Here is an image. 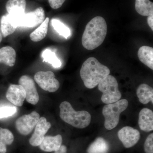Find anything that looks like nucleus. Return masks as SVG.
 Wrapping results in <instances>:
<instances>
[{
  "mask_svg": "<svg viewBox=\"0 0 153 153\" xmlns=\"http://www.w3.org/2000/svg\"><path fill=\"white\" fill-rule=\"evenodd\" d=\"M107 32V26L104 18H94L85 27L82 38L83 47L88 50L96 49L102 44Z\"/></svg>",
  "mask_w": 153,
  "mask_h": 153,
  "instance_id": "1",
  "label": "nucleus"
},
{
  "mask_svg": "<svg viewBox=\"0 0 153 153\" xmlns=\"http://www.w3.org/2000/svg\"><path fill=\"white\" fill-rule=\"evenodd\" d=\"M110 73L108 67L100 63L95 57H90L82 64L80 76L85 87L91 89L98 85Z\"/></svg>",
  "mask_w": 153,
  "mask_h": 153,
  "instance_id": "2",
  "label": "nucleus"
},
{
  "mask_svg": "<svg viewBox=\"0 0 153 153\" xmlns=\"http://www.w3.org/2000/svg\"><path fill=\"white\" fill-rule=\"evenodd\" d=\"M60 116L66 123L78 128H84L90 124L91 116L85 111H75L67 101L61 102L60 105Z\"/></svg>",
  "mask_w": 153,
  "mask_h": 153,
  "instance_id": "3",
  "label": "nucleus"
},
{
  "mask_svg": "<svg viewBox=\"0 0 153 153\" xmlns=\"http://www.w3.org/2000/svg\"><path fill=\"white\" fill-rule=\"evenodd\" d=\"M128 104L126 99H122L103 107L102 113L105 118L104 126L106 129L111 130L117 126L121 113L127 108Z\"/></svg>",
  "mask_w": 153,
  "mask_h": 153,
  "instance_id": "4",
  "label": "nucleus"
},
{
  "mask_svg": "<svg viewBox=\"0 0 153 153\" xmlns=\"http://www.w3.org/2000/svg\"><path fill=\"white\" fill-rule=\"evenodd\" d=\"M98 85L99 90L102 93L101 100L103 103L110 104L120 100L121 94L119 90L117 80L114 76L108 75Z\"/></svg>",
  "mask_w": 153,
  "mask_h": 153,
  "instance_id": "5",
  "label": "nucleus"
},
{
  "mask_svg": "<svg viewBox=\"0 0 153 153\" xmlns=\"http://www.w3.org/2000/svg\"><path fill=\"white\" fill-rule=\"evenodd\" d=\"M34 79L38 85L46 91L55 92L60 87L59 81L51 71H38L35 74Z\"/></svg>",
  "mask_w": 153,
  "mask_h": 153,
  "instance_id": "6",
  "label": "nucleus"
},
{
  "mask_svg": "<svg viewBox=\"0 0 153 153\" xmlns=\"http://www.w3.org/2000/svg\"><path fill=\"white\" fill-rule=\"evenodd\" d=\"M39 119L40 115L36 111L30 114L24 115L16 121V128L22 135H27L33 131Z\"/></svg>",
  "mask_w": 153,
  "mask_h": 153,
  "instance_id": "7",
  "label": "nucleus"
},
{
  "mask_svg": "<svg viewBox=\"0 0 153 153\" xmlns=\"http://www.w3.org/2000/svg\"><path fill=\"white\" fill-rule=\"evenodd\" d=\"M118 137L124 147H132L138 142L140 134L138 130L130 126L124 127L118 132Z\"/></svg>",
  "mask_w": 153,
  "mask_h": 153,
  "instance_id": "8",
  "label": "nucleus"
},
{
  "mask_svg": "<svg viewBox=\"0 0 153 153\" xmlns=\"http://www.w3.org/2000/svg\"><path fill=\"white\" fill-rule=\"evenodd\" d=\"M19 82L25 91L27 102L31 104H37L39 97L33 79L27 75H23L19 79Z\"/></svg>",
  "mask_w": 153,
  "mask_h": 153,
  "instance_id": "9",
  "label": "nucleus"
},
{
  "mask_svg": "<svg viewBox=\"0 0 153 153\" xmlns=\"http://www.w3.org/2000/svg\"><path fill=\"white\" fill-rule=\"evenodd\" d=\"M44 9L39 7L35 10L25 13L20 22L19 27L33 28L42 24L45 20Z\"/></svg>",
  "mask_w": 153,
  "mask_h": 153,
  "instance_id": "10",
  "label": "nucleus"
},
{
  "mask_svg": "<svg viewBox=\"0 0 153 153\" xmlns=\"http://www.w3.org/2000/svg\"><path fill=\"white\" fill-rule=\"evenodd\" d=\"M51 127V123L47 121L46 118H40L36 126L35 131L29 140L30 145L36 147L40 146Z\"/></svg>",
  "mask_w": 153,
  "mask_h": 153,
  "instance_id": "11",
  "label": "nucleus"
},
{
  "mask_svg": "<svg viewBox=\"0 0 153 153\" xmlns=\"http://www.w3.org/2000/svg\"><path fill=\"white\" fill-rule=\"evenodd\" d=\"M6 97L14 105L22 106L26 99V93L22 85L11 84L7 91Z\"/></svg>",
  "mask_w": 153,
  "mask_h": 153,
  "instance_id": "12",
  "label": "nucleus"
},
{
  "mask_svg": "<svg viewBox=\"0 0 153 153\" xmlns=\"http://www.w3.org/2000/svg\"><path fill=\"white\" fill-rule=\"evenodd\" d=\"M26 0H9L6 5L8 14L20 22L25 14Z\"/></svg>",
  "mask_w": 153,
  "mask_h": 153,
  "instance_id": "13",
  "label": "nucleus"
},
{
  "mask_svg": "<svg viewBox=\"0 0 153 153\" xmlns=\"http://www.w3.org/2000/svg\"><path fill=\"white\" fill-rule=\"evenodd\" d=\"M138 124L141 130L150 132L153 130V112L151 109L144 108L139 114Z\"/></svg>",
  "mask_w": 153,
  "mask_h": 153,
  "instance_id": "14",
  "label": "nucleus"
},
{
  "mask_svg": "<svg viewBox=\"0 0 153 153\" xmlns=\"http://www.w3.org/2000/svg\"><path fill=\"white\" fill-rule=\"evenodd\" d=\"M63 142L62 137L60 134L55 136L44 137L39 146L41 150L46 152H56L60 149Z\"/></svg>",
  "mask_w": 153,
  "mask_h": 153,
  "instance_id": "15",
  "label": "nucleus"
},
{
  "mask_svg": "<svg viewBox=\"0 0 153 153\" xmlns=\"http://www.w3.org/2000/svg\"><path fill=\"white\" fill-rule=\"evenodd\" d=\"M16 53L15 49L10 46H6L0 49V63L13 67L16 63Z\"/></svg>",
  "mask_w": 153,
  "mask_h": 153,
  "instance_id": "16",
  "label": "nucleus"
},
{
  "mask_svg": "<svg viewBox=\"0 0 153 153\" xmlns=\"http://www.w3.org/2000/svg\"><path fill=\"white\" fill-rule=\"evenodd\" d=\"M137 95L141 103L146 104L150 102L153 103V89L146 84H141L137 88Z\"/></svg>",
  "mask_w": 153,
  "mask_h": 153,
  "instance_id": "17",
  "label": "nucleus"
},
{
  "mask_svg": "<svg viewBox=\"0 0 153 153\" xmlns=\"http://www.w3.org/2000/svg\"><path fill=\"white\" fill-rule=\"evenodd\" d=\"M138 57L141 62L152 70L153 69V48L144 46L139 49Z\"/></svg>",
  "mask_w": 153,
  "mask_h": 153,
  "instance_id": "18",
  "label": "nucleus"
},
{
  "mask_svg": "<svg viewBox=\"0 0 153 153\" xmlns=\"http://www.w3.org/2000/svg\"><path fill=\"white\" fill-rule=\"evenodd\" d=\"M110 146L108 142L101 137H99L88 148L87 153H108Z\"/></svg>",
  "mask_w": 153,
  "mask_h": 153,
  "instance_id": "19",
  "label": "nucleus"
},
{
  "mask_svg": "<svg viewBox=\"0 0 153 153\" xmlns=\"http://www.w3.org/2000/svg\"><path fill=\"white\" fill-rule=\"evenodd\" d=\"M16 29V27L11 21L7 14L1 17L0 21V31L3 37L6 38L13 34Z\"/></svg>",
  "mask_w": 153,
  "mask_h": 153,
  "instance_id": "20",
  "label": "nucleus"
},
{
  "mask_svg": "<svg viewBox=\"0 0 153 153\" xmlns=\"http://www.w3.org/2000/svg\"><path fill=\"white\" fill-rule=\"evenodd\" d=\"M49 21V18L47 17L41 25L30 34V37L32 41L38 42L42 41L46 37L48 33Z\"/></svg>",
  "mask_w": 153,
  "mask_h": 153,
  "instance_id": "21",
  "label": "nucleus"
},
{
  "mask_svg": "<svg viewBox=\"0 0 153 153\" xmlns=\"http://www.w3.org/2000/svg\"><path fill=\"white\" fill-rule=\"evenodd\" d=\"M135 8L142 16H148L153 14V3L149 0H135Z\"/></svg>",
  "mask_w": 153,
  "mask_h": 153,
  "instance_id": "22",
  "label": "nucleus"
},
{
  "mask_svg": "<svg viewBox=\"0 0 153 153\" xmlns=\"http://www.w3.org/2000/svg\"><path fill=\"white\" fill-rule=\"evenodd\" d=\"M43 62L51 64L54 68H59L62 65L61 61L57 57L56 54L49 49L44 50L42 53Z\"/></svg>",
  "mask_w": 153,
  "mask_h": 153,
  "instance_id": "23",
  "label": "nucleus"
},
{
  "mask_svg": "<svg viewBox=\"0 0 153 153\" xmlns=\"http://www.w3.org/2000/svg\"><path fill=\"white\" fill-rule=\"evenodd\" d=\"M51 24L54 30L60 36H63L66 39H67L71 35L70 29L59 20L52 19L51 20Z\"/></svg>",
  "mask_w": 153,
  "mask_h": 153,
  "instance_id": "24",
  "label": "nucleus"
},
{
  "mask_svg": "<svg viewBox=\"0 0 153 153\" xmlns=\"http://www.w3.org/2000/svg\"><path fill=\"white\" fill-rule=\"evenodd\" d=\"M14 137L12 132L7 129L0 127V140L6 145H10L13 142Z\"/></svg>",
  "mask_w": 153,
  "mask_h": 153,
  "instance_id": "25",
  "label": "nucleus"
},
{
  "mask_svg": "<svg viewBox=\"0 0 153 153\" xmlns=\"http://www.w3.org/2000/svg\"><path fill=\"white\" fill-rule=\"evenodd\" d=\"M17 111L16 107L5 105L0 107V119L13 115Z\"/></svg>",
  "mask_w": 153,
  "mask_h": 153,
  "instance_id": "26",
  "label": "nucleus"
},
{
  "mask_svg": "<svg viewBox=\"0 0 153 153\" xmlns=\"http://www.w3.org/2000/svg\"><path fill=\"white\" fill-rule=\"evenodd\" d=\"M144 149L146 153H153V134H150L145 141Z\"/></svg>",
  "mask_w": 153,
  "mask_h": 153,
  "instance_id": "27",
  "label": "nucleus"
},
{
  "mask_svg": "<svg viewBox=\"0 0 153 153\" xmlns=\"http://www.w3.org/2000/svg\"><path fill=\"white\" fill-rule=\"evenodd\" d=\"M66 0H48L51 7L54 10L60 8Z\"/></svg>",
  "mask_w": 153,
  "mask_h": 153,
  "instance_id": "28",
  "label": "nucleus"
},
{
  "mask_svg": "<svg viewBox=\"0 0 153 153\" xmlns=\"http://www.w3.org/2000/svg\"><path fill=\"white\" fill-rule=\"evenodd\" d=\"M147 22L148 25L151 28L152 30H153V14L148 16L147 18Z\"/></svg>",
  "mask_w": 153,
  "mask_h": 153,
  "instance_id": "29",
  "label": "nucleus"
},
{
  "mask_svg": "<svg viewBox=\"0 0 153 153\" xmlns=\"http://www.w3.org/2000/svg\"><path fill=\"white\" fill-rule=\"evenodd\" d=\"M7 152L6 145L0 140V153H6Z\"/></svg>",
  "mask_w": 153,
  "mask_h": 153,
  "instance_id": "30",
  "label": "nucleus"
},
{
  "mask_svg": "<svg viewBox=\"0 0 153 153\" xmlns=\"http://www.w3.org/2000/svg\"><path fill=\"white\" fill-rule=\"evenodd\" d=\"M67 148L64 145H61L60 149L54 153H66L67 152Z\"/></svg>",
  "mask_w": 153,
  "mask_h": 153,
  "instance_id": "31",
  "label": "nucleus"
},
{
  "mask_svg": "<svg viewBox=\"0 0 153 153\" xmlns=\"http://www.w3.org/2000/svg\"><path fill=\"white\" fill-rule=\"evenodd\" d=\"M3 36L2 35L1 33V31H0V44L2 40Z\"/></svg>",
  "mask_w": 153,
  "mask_h": 153,
  "instance_id": "32",
  "label": "nucleus"
}]
</instances>
